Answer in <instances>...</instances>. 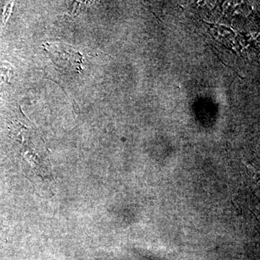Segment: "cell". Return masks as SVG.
I'll use <instances>...</instances> for the list:
<instances>
[{
	"mask_svg": "<svg viewBox=\"0 0 260 260\" xmlns=\"http://www.w3.org/2000/svg\"><path fill=\"white\" fill-rule=\"evenodd\" d=\"M43 46L60 71L70 75L81 73L83 56L73 47L59 43H45Z\"/></svg>",
	"mask_w": 260,
	"mask_h": 260,
	"instance_id": "obj_1",
	"label": "cell"
}]
</instances>
